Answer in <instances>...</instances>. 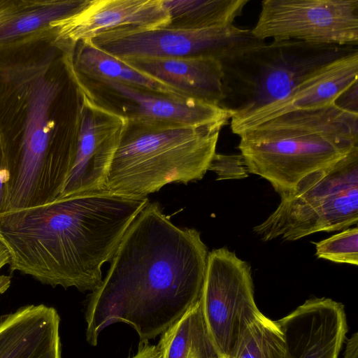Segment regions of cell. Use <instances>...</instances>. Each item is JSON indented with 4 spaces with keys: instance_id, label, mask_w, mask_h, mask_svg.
I'll return each instance as SVG.
<instances>
[{
    "instance_id": "1",
    "label": "cell",
    "mask_w": 358,
    "mask_h": 358,
    "mask_svg": "<svg viewBox=\"0 0 358 358\" xmlns=\"http://www.w3.org/2000/svg\"><path fill=\"white\" fill-rule=\"evenodd\" d=\"M208 248L194 228L175 225L157 202L133 220L101 286L90 295L87 341L97 344L109 325L124 322L140 343L164 332L201 299Z\"/></svg>"
},
{
    "instance_id": "2",
    "label": "cell",
    "mask_w": 358,
    "mask_h": 358,
    "mask_svg": "<svg viewBox=\"0 0 358 358\" xmlns=\"http://www.w3.org/2000/svg\"><path fill=\"white\" fill-rule=\"evenodd\" d=\"M148 202L103 189L1 213L0 241L10 269L52 287L94 292L103 281L102 266Z\"/></svg>"
},
{
    "instance_id": "3",
    "label": "cell",
    "mask_w": 358,
    "mask_h": 358,
    "mask_svg": "<svg viewBox=\"0 0 358 358\" xmlns=\"http://www.w3.org/2000/svg\"><path fill=\"white\" fill-rule=\"evenodd\" d=\"M236 134L248 173L266 179L281 195L358 148V113L334 102L288 112Z\"/></svg>"
},
{
    "instance_id": "4",
    "label": "cell",
    "mask_w": 358,
    "mask_h": 358,
    "mask_svg": "<svg viewBox=\"0 0 358 358\" xmlns=\"http://www.w3.org/2000/svg\"><path fill=\"white\" fill-rule=\"evenodd\" d=\"M228 122L178 125L124 117L109 140L106 189L147 197L167 184L201 180Z\"/></svg>"
},
{
    "instance_id": "5",
    "label": "cell",
    "mask_w": 358,
    "mask_h": 358,
    "mask_svg": "<svg viewBox=\"0 0 358 358\" xmlns=\"http://www.w3.org/2000/svg\"><path fill=\"white\" fill-rule=\"evenodd\" d=\"M357 47L273 40L221 62L223 99L220 106L241 120L285 98L299 84Z\"/></svg>"
},
{
    "instance_id": "6",
    "label": "cell",
    "mask_w": 358,
    "mask_h": 358,
    "mask_svg": "<svg viewBox=\"0 0 358 358\" xmlns=\"http://www.w3.org/2000/svg\"><path fill=\"white\" fill-rule=\"evenodd\" d=\"M280 196L276 209L252 229L264 241H294L357 225L358 148L307 175Z\"/></svg>"
},
{
    "instance_id": "7",
    "label": "cell",
    "mask_w": 358,
    "mask_h": 358,
    "mask_svg": "<svg viewBox=\"0 0 358 358\" xmlns=\"http://www.w3.org/2000/svg\"><path fill=\"white\" fill-rule=\"evenodd\" d=\"M58 91V84L43 77L31 86L21 145L11 159L9 210L54 200L69 177L74 156L54 147L50 129L49 111Z\"/></svg>"
},
{
    "instance_id": "8",
    "label": "cell",
    "mask_w": 358,
    "mask_h": 358,
    "mask_svg": "<svg viewBox=\"0 0 358 358\" xmlns=\"http://www.w3.org/2000/svg\"><path fill=\"white\" fill-rule=\"evenodd\" d=\"M90 41L120 59L204 57L220 61L265 43L255 37L251 29L234 24L203 29L123 27L102 32Z\"/></svg>"
},
{
    "instance_id": "9",
    "label": "cell",
    "mask_w": 358,
    "mask_h": 358,
    "mask_svg": "<svg viewBox=\"0 0 358 358\" xmlns=\"http://www.w3.org/2000/svg\"><path fill=\"white\" fill-rule=\"evenodd\" d=\"M201 301L220 355L232 358L245 329L263 315L255 303L249 264L226 247L208 252Z\"/></svg>"
},
{
    "instance_id": "10",
    "label": "cell",
    "mask_w": 358,
    "mask_h": 358,
    "mask_svg": "<svg viewBox=\"0 0 358 358\" xmlns=\"http://www.w3.org/2000/svg\"><path fill=\"white\" fill-rule=\"evenodd\" d=\"M255 37L313 44L358 45V0H264Z\"/></svg>"
},
{
    "instance_id": "11",
    "label": "cell",
    "mask_w": 358,
    "mask_h": 358,
    "mask_svg": "<svg viewBox=\"0 0 358 358\" xmlns=\"http://www.w3.org/2000/svg\"><path fill=\"white\" fill-rule=\"evenodd\" d=\"M84 80L78 79L97 103L124 118L178 125H201L231 119L220 106L187 96L113 80Z\"/></svg>"
},
{
    "instance_id": "12",
    "label": "cell",
    "mask_w": 358,
    "mask_h": 358,
    "mask_svg": "<svg viewBox=\"0 0 358 358\" xmlns=\"http://www.w3.org/2000/svg\"><path fill=\"white\" fill-rule=\"evenodd\" d=\"M78 84L81 102L75 158L60 195L106 189L110 160L108 141L124 120L97 103L78 81Z\"/></svg>"
},
{
    "instance_id": "13",
    "label": "cell",
    "mask_w": 358,
    "mask_h": 358,
    "mask_svg": "<svg viewBox=\"0 0 358 358\" xmlns=\"http://www.w3.org/2000/svg\"><path fill=\"white\" fill-rule=\"evenodd\" d=\"M169 15L162 0H88L76 13L55 22L51 27L57 43L73 55L82 41L110 29L131 27H167Z\"/></svg>"
},
{
    "instance_id": "14",
    "label": "cell",
    "mask_w": 358,
    "mask_h": 358,
    "mask_svg": "<svg viewBox=\"0 0 358 358\" xmlns=\"http://www.w3.org/2000/svg\"><path fill=\"white\" fill-rule=\"evenodd\" d=\"M275 321L283 333L289 358H338L348 332L341 303L312 298Z\"/></svg>"
},
{
    "instance_id": "15",
    "label": "cell",
    "mask_w": 358,
    "mask_h": 358,
    "mask_svg": "<svg viewBox=\"0 0 358 358\" xmlns=\"http://www.w3.org/2000/svg\"><path fill=\"white\" fill-rule=\"evenodd\" d=\"M358 78V51L337 59L318 69L283 99L269 104L251 115L231 121L234 134L278 115L297 110L323 107L334 102Z\"/></svg>"
},
{
    "instance_id": "16",
    "label": "cell",
    "mask_w": 358,
    "mask_h": 358,
    "mask_svg": "<svg viewBox=\"0 0 358 358\" xmlns=\"http://www.w3.org/2000/svg\"><path fill=\"white\" fill-rule=\"evenodd\" d=\"M59 323L57 310L44 304L1 316L0 358H62Z\"/></svg>"
},
{
    "instance_id": "17",
    "label": "cell",
    "mask_w": 358,
    "mask_h": 358,
    "mask_svg": "<svg viewBox=\"0 0 358 358\" xmlns=\"http://www.w3.org/2000/svg\"><path fill=\"white\" fill-rule=\"evenodd\" d=\"M122 60L185 96L218 106L222 101L223 72L219 59L201 57Z\"/></svg>"
},
{
    "instance_id": "18",
    "label": "cell",
    "mask_w": 358,
    "mask_h": 358,
    "mask_svg": "<svg viewBox=\"0 0 358 358\" xmlns=\"http://www.w3.org/2000/svg\"><path fill=\"white\" fill-rule=\"evenodd\" d=\"M87 1L0 0V44L52 29V23L76 13Z\"/></svg>"
},
{
    "instance_id": "19",
    "label": "cell",
    "mask_w": 358,
    "mask_h": 358,
    "mask_svg": "<svg viewBox=\"0 0 358 358\" xmlns=\"http://www.w3.org/2000/svg\"><path fill=\"white\" fill-rule=\"evenodd\" d=\"M74 50L71 65L80 78L113 80L158 92L184 96L123 60L96 48L90 40L78 43Z\"/></svg>"
},
{
    "instance_id": "20",
    "label": "cell",
    "mask_w": 358,
    "mask_h": 358,
    "mask_svg": "<svg viewBox=\"0 0 358 358\" xmlns=\"http://www.w3.org/2000/svg\"><path fill=\"white\" fill-rule=\"evenodd\" d=\"M161 335V358H223L208 331L201 299Z\"/></svg>"
},
{
    "instance_id": "21",
    "label": "cell",
    "mask_w": 358,
    "mask_h": 358,
    "mask_svg": "<svg viewBox=\"0 0 358 358\" xmlns=\"http://www.w3.org/2000/svg\"><path fill=\"white\" fill-rule=\"evenodd\" d=\"M168 27L203 29L234 24L249 0H162Z\"/></svg>"
},
{
    "instance_id": "22",
    "label": "cell",
    "mask_w": 358,
    "mask_h": 358,
    "mask_svg": "<svg viewBox=\"0 0 358 358\" xmlns=\"http://www.w3.org/2000/svg\"><path fill=\"white\" fill-rule=\"evenodd\" d=\"M232 358H289L276 321L264 314L245 329Z\"/></svg>"
},
{
    "instance_id": "23",
    "label": "cell",
    "mask_w": 358,
    "mask_h": 358,
    "mask_svg": "<svg viewBox=\"0 0 358 358\" xmlns=\"http://www.w3.org/2000/svg\"><path fill=\"white\" fill-rule=\"evenodd\" d=\"M314 243L317 258L335 263L358 265L357 227H349Z\"/></svg>"
},
{
    "instance_id": "24",
    "label": "cell",
    "mask_w": 358,
    "mask_h": 358,
    "mask_svg": "<svg viewBox=\"0 0 358 358\" xmlns=\"http://www.w3.org/2000/svg\"><path fill=\"white\" fill-rule=\"evenodd\" d=\"M208 171L215 172L217 180L243 179L248 173L243 157L238 155H223L215 153L210 163Z\"/></svg>"
},
{
    "instance_id": "25",
    "label": "cell",
    "mask_w": 358,
    "mask_h": 358,
    "mask_svg": "<svg viewBox=\"0 0 358 358\" xmlns=\"http://www.w3.org/2000/svg\"><path fill=\"white\" fill-rule=\"evenodd\" d=\"M10 155L0 142V214L10 208Z\"/></svg>"
},
{
    "instance_id": "26",
    "label": "cell",
    "mask_w": 358,
    "mask_h": 358,
    "mask_svg": "<svg viewBox=\"0 0 358 358\" xmlns=\"http://www.w3.org/2000/svg\"><path fill=\"white\" fill-rule=\"evenodd\" d=\"M10 255L3 243L0 241V271L6 264H9ZM10 285V277L4 275H0V294L3 293Z\"/></svg>"
},
{
    "instance_id": "27",
    "label": "cell",
    "mask_w": 358,
    "mask_h": 358,
    "mask_svg": "<svg viewBox=\"0 0 358 358\" xmlns=\"http://www.w3.org/2000/svg\"><path fill=\"white\" fill-rule=\"evenodd\" d=\"M132 358H161V355L157 345L145 342L139 343L138 352Z\"/></svg>"
},
{
    "instance_id": "28",
    "label": "cell",
    "mask_w": 358,
    "mask_h": 358,
    "mask_svg": "<svg viewBox=\"0 0 358 358\" xmlns=\"http://www.w3.org/2000/svg\"><path fill=\"white\" fill-rule=\"evenodd\" d=\"M343 358H358V333L355 332L346 341Z\"/></svg>"
}]
</instances>
